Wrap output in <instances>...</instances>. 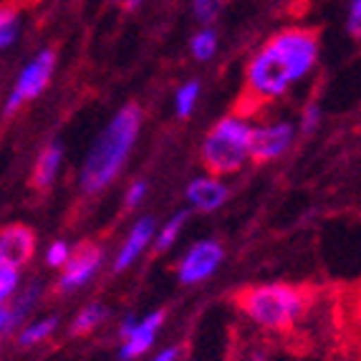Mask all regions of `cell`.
Segmentation results:
<instances>
[{
  "mask_svg": "<svg viewBox=\"0 0 361 361\" xmlns=\"http://www.w3.org/2000/svg\"><path fill=\"white\" fill-rule=\"evenodd\" d=\"M319 56V36L306 28H290L265 43L250 61L245 89L238 99V116L255 114L263 104L281 97L293 81L311 71Z\"/></svg>",
  "mask_w": 361,
  "mask_h": 361,
  "instance_id": "obj_1",
  "label": "cell"
},
{
  "mask_svg": "<svg viewBox=\"0 0 361 361\" xmlns=\"http://www.w3.org/2000/svg\"><path fill=\"white\" fill-rule=\"evenodd\" d=\"M139 124H142V109L137 104H129L104 129V134L99 137L94 149L86 157L84 169H81V187H84V192H102L104 187L119 175L121 164H124V159H127V154L134 147Z\"/></svg>",
  "mask_w": 361,
  "mask_h": 361,
  "instance_id": "obj_2",
  "label": "cell"
},
{
  "mask_svg": "<svg viewBox=\"0 0 361 361\" xmlns=\"http://www.w3.org/2000/svg\"><path fill=\"white\" fill-rule=\"evenodd\" d=\"M247 319L273 334H288L308 308V290L286 283L250 286L235 295Z\"/></svg>",
  "mask_w": 361,
  "mask_h": 361,
  "instance_id": "obj_3",
  "label": "cell"
},
{
  "mask_svg": "<svg viewBox=\"0 0 361 361\" xmlns=\"http://www.w3.org/2000/svg\"><path fill=\"white\" fill-rule=\"evenodd\" d=\"M250 134L243 116H228L207 134L202 145V162L212 175H228L240 169L243 162L250 157Z\"/></svg>",
  "mask_w": 361,
  "mask_h": 361,
  "instance_id": "obj_4",
  "label": "cell"
},
{
  "mask_svg": "<svg viewBox=\"0 0 361 361\" xmlns=\"http://www.w3.org/2000/svg\"><path fill=\"white\" fill-rule=\"evenodd\" d=\"M54 66H56L54 51H43V54H38L36 59L30 61L28 66L20 71L18 81H16V89H13L11 102H8V106H6L8 114H11V111H16V109H18L20 104L28 102V99L38 97V94L49 86L51 73H54Z\"/></svg>",
  "mask_w": 361,
  "mask_h": 361,
  "instance_id": "obj_5",
  "label": "cell"
},
{
  "mask_svg": "<svg viewBox=\"0 0 361 361\" xmlns=\"http://www.w3.org/2000/svg\"><path fill=\"white\" fill-rule=\"evenodd\" d=\"M162 319H164V313L154 311L142 321H134V319L124 321V326H121V336H124L121 359H137V356L145 354L152 346V341H154L157 331H159V326H162Z\"/></svg>",
  "mask_w": 361,
  "mask_h": 361,
  "instance_id": "obj_6",
  "label": "cell"
},
{
  "mask_svg": "<svg viewBox=\"0 0 361 361\" xmlns=\"http://www.w3.org/2000/svg\"><path fill=\"white\" fill-rule=\"evenodd\" d=\"M223 260V247L212 240H202L185 255L180 265V278L182 283H200L207 276L217 271V265Z\"/></svg>",
  "mask_w": 361,
  "mask_h": 361,
  "instance_id": "obj_7",
  "label": "cell"
},
{
  "mask_svg": "<svg viewBox=\"0 0 361 361\" xmlns=\"http://www.w3.org/2000/svg\"><path fill=\"white\" fill-rule=\"evenodd\" d=\"M99 263H102V247L89 245V243L78 245L76 253L68 255V260L63 263L66 271L61 276V290H73L91 281V276L99 271Z\"/></svg>",
  "mask_w": 361,
  "mask_h": 361,
  "instance_id": "obj_8",
  "label": "cell"
},
{
  "mask_svg": "<svg viewBox=\"0 0 361 361\" xmlns=\"http://www.w3.org/2000/svg\"><path fill=\"white\" fill-rule=\"evenodd\" d=\"M293 127L290 124H273V127L253 129L250 134V157L255 162H271L290 147Z\"/></svg>",
  "mask_w": 361,
  "mask_h": 361,
  "instance_id": "obj_9",
  "label": "cell"
},
{
  "mask_svg": "<svg viewBox=\"0 0 361 361\" xmlns=\"http://www.w3.org/2000/svg\"><path fill=\"white\" fill-rule=\"evenodd\" d=\"M33 247H36L33 233L25 225H11L0 233V263L18 268L30 260Z\"/></svg>",
  "mask_w": 361,
  "mask_h": 361,
  "instance_id": "obj_10",
  "label": "cell"
},
{
  "mask_svg": "<svg viewBox=\"0 0 361 361\" xmlns=\"http://www.w3.org/2000/svg\"><path fill=\"white\" fill-rule=\"evenodd\" d=\"M187 197L197 210H215V207H220L225 202L228 190L215 177H200V180H195L192 185L187 187Z\"/></svg>",
  "mask_w": 361,
  "mask_h": 361,
  "instance_id": "obj_11",
  "label": "cell"
},
{
  "mask_svg": "<svg viewBox=\"0 0 361 361\" xmlns=\"http://www.w3.org/2000/svg\"><path fill=\"white\" fill-rule=\"evenodd\" d=\"M152 233H154V223H152L149 217H145V220H139V223L134 225V230L129 233L124 247H121L119 255H116V271H124L127 265L134 263V258H137L147 247V243L152 240Z\"/></svg>",
  "mask_w": 361,
  "mask_h": 361,
  "instance_id": "obj_12",
  "label": "cell"
},
{
  "mask_svg": "<svg viewBox=\"0 0 361 361\" xmlns=\"http://www.w3.org/2000/svg\"><path fill=\"white\" fill-rule=\"evenodd\" d=\"M59 164H61V145L46 147L41 152V157H38L36 169H33V187L36 190H49L56 172H59Z\"/></svg>",
  "mask_w": 361,
  "mask_h": 361,
  "instance_id": "obj_13",
  "label": "cell"
},
{
  "mask_svg": "<svg viewBox=\"0 0 361 361\" xmlns=\"http://www.w3.org/2000/svg\"><path fill=\"white\" fill-rule=\"evenodd\" d=\"M36 295H38V288H30L28 293L20 295L18 301L13 303V306H0V338L6 336V334H11L13 329L20 324V319H23L25 313L33 308Z\"/></svg>",
  "mask_w": 361,
  "mask_h": 361,
  "instance_id": "obj_14",
  "label": "cell"
},
{
  "mask_svg": "<svg viewBox=\"0 0 361 361\" xmlns=\"http://www.w3.org/2000/svg\"><path fill=\"white\" fill-rule=\"evenodd\" d=\"M104 319H106V308H104L102 303H89V306L76 316V321H73V326H71V334L84 336V334L94 331Z\"/></svg>",
  "mask_w": 361,
  "mask_h": 361,
  "instance_id": "obj_15",
  "label": "cell"
},
{
  "mask_svg": "<svg viewBox=\"0 0 361 361\" xmlns=\"http://www.w3.org/2000/svg\"><path fill=\"white\" fill-rule=\"evenodd\" d=\"M18 6H0V51L11 46L18 36Z\"/></svg>",
  "mask_w": 361,
  "mask_h": 361,
  "instance_id": "obj_16",
  "label": "cell"
},
{
  "mask_svg": "<svg viewBox=\"0 0 361 361\" xmlns=\"http://www.w3.org/2000/svg\"><path fill=\"white\" fill-rule=\"evenodd\" d=\"M56 329V319H46V321H38V324L28 326L25 331H20V343L23 346H30V343H38L43 338H49Z\"/></svg>",
  "mask_w": 361,
  "mask_h": 361,
  "instance_id": "obj_17",
  "label": "cell"
},
{
  "mask_svg": "<svg viewBox=\"0 0 361 361\" xmlns=\"http://www.w3.org/2000/svg\"><path fill=\"white\" fill-rule=\"evenodd\" d=\"M16 286H18V268L0 263V306H6V301L13 295Z\"/></svg>",
  "mask_w": 361,
  "mask_h": 361,
  "instance_id": "obj_18",
  "label": "cell"
},
{
  "mask_svg": "<svg viewBox=\"0 0 361 361\" xmlns=\"http://www.w3.org/2000/svg\"><path fill=\"white\" fill-rule=\"evenodd\" d=\"M215 49H217V36L212 33L210 28L207 30H202V33H197L195 36V41H192V54L197 56L200 61H207L212 54H215Z\"/></svg>",
  "mask_w": 361,
  "mask_h": 361,
  "instance_id": "obj_19",
  "label": "cell"
},
{
  "mask_svg": "<svg viewBox=\"0 0 361 361\" xmlns=\"http://www.w3.org/2000/svg\"><path fill=\"white\" fill-rule=\"evenodd\" d=\"M185 217H187L185 212H180V215H175L167 225H164V230L159 233V238H157V247H159V250H164V247H169L172 243H175V238L182 230V223H185Z\"/></svg>",
  "mask_w": 361,
  "mask_h": 361,
  "instance_id": "obj_20",
  "label": "cell"
},
{
  "mask_svg": "<svg viewBox=\"0 0 361 361\" xmlns=\"http://www.w3.org/2000/svg\"><path fill=\"white\" fill-rule=\"evenodd\" d=\"M197 94H200L197 84L182 86L180 94H177V114H180V116L190 114V111H192V106H195V102H197Z\"/></svg>",
  "mask_w": 361,
  "mask_h": 361,
  "instance_id": "obj_21",
  "label": "cell"
},
{
  "mask_svg": "<svg viewBox=\"0 0 361 361\" xmlns=\"http://www.w3.org/2000/svg\"><path fill=\"white\" fill-rule=\"evenodd\" d=\"M223 0H195V16L200 20H212L220 13Z\"/></svg>",
  "mask_w": 361,
  "mask_h": 361,
  "instance_id": "obj_22",
  "label": "cell"
},
{
  "mask_svg": "<svg viewBox=\"0 0 361 361\" xmlns=\"http://www.w3.org/2000/svg\"><path fill=\"white\" fill-rule=\"evenodd\" d=\"M68 255H71V250H68L66 243H54V245L49 247V265L61 268V265L68 260Z\"/></svg>",
  "mask_w": 361,
  "mask_h": 361,
  "instance_id": "obj_23",
  "label": "cell"
},
{
  "mask_svg": "<svg viewBox=\"0 0 361 361\" xmlns=\"http://www.w3.org/2000/svg\"><path fill=\"white\" fill-rule=\"evenodd\" d=\"M349 30L354 36H359L361 30V0H351V11H349Z\"/></svg>",
  "mask_w": 361,
  "mask_h": 361,
  "instance_id": "obj_24",
  "label": "cell"
},
{
  "mask_svg": "<svg viewBox=\"0 0 361 361\" xmlns=\"http://www.w3.org/2000/svg\"><path fill=\"white\" fill-rule=\"evenodd\" d=\"M147 195V185L145 182H134L132 185V190L127 192V205L129 207H137L139 202H142V197Z\"/></svg>",
  "mask_w": 361,
  "mask_h": 361,
  "instance_id": "obj_25",
  "label": "cell"
},
{
  "mask_svg": "<svg viewBox=\"0 0 361 361\" xmlns=\"http://www.w3.org/2000/svg\"><path fill=\"white\" fill-rule=\"evenodd\" d=\"M316 121H319V106H308L303 111V132L316 127Z\"/></svg>",
  "mask_w": 361,
  "mask_h": 361,
  "instance_id": "obj_26",
  "label": "cell"
},
{
  "mask_svg": "<svg viewBox=\"0 0 361 361\" xmlns=\"http://www.w3.org/2000/svg\"><path fill=\"white\" fill-rule=\"evenodd\" d=\"M177 354H180V349H167V351H162V354L157 356L154 361H177Z\"/></svg>",
  "mask_w": 361,
  "mask_h": 361,
  "instance_id": "obj_27",
  "label": "cell"
},
{
  "mask_svg": "<svg viewBox=\"0 0 361 361\" xmlns=\"http://www.w3.org/2000/svg\"><path fill=\"white\" fill-rule=\"evenodd\" d=\"M139 3H145V0H124V6L127 8H137Z\"/></svg>",
  "mask_w": 361,
  "mask_h": 361,
  "instance_id": "obj_28",
  "label": "cell"
}]
</instances>
